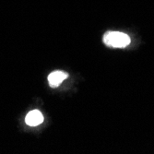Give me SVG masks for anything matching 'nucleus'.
I'll return each instance as SVG.
<instances>
[{"instance_id": "1", "label": "nucleus", "mask_w": 154, "mask_h": 154, "mask_svg": "<svg viewBox=\"0 0 154 154\" xmlns=\"http://www.w3.org/2000/svg\"><path fill=\"white\" fill-rule=\"evenodd\" d=\"M103 43L114 48H124L130 44V37L120 32H107L103 35Z\"/></svg>"}, {"instance_id": "2", "label": "nucleus", "mask_w": 154, "mask_h": 154, "mask_svg": "<svg viewBox=\"0 0 154 154\" xmlns=\"http://www.w3.org/2000/svg\"><path fill=\"white\" fill-rule=\"evenodd\" d=\"M68 77V74L64 71H54L48 76L49 85L52 88H57Z\"/></svg>"}, {"instance_id": "3", "label": "nucleus", "mask_w": 154, "mask_h": 154, "mask_svg": "<svg viewBox=\"0 0 154 154\" xmlns=\"http://www.w3.org/2000/svg\"><path fill=\"white\" fill-rule=\"evenodd\" d=\"M44 121V116L38 110H33L26 116L25 122L30 127H36Z\"/></svg>"}]
</instances>
